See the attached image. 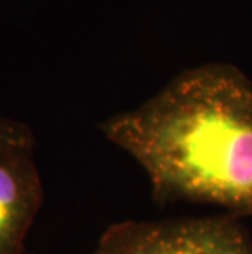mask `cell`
Segmentation results:
<instances>
[{
  "label": "cell",
  "mask_w": 252,
  "mask_h": 254,
  "mask_svg": "<svg viewBox=\"0 0 252 254\" xmlns=\"http://www.w3.org/2000/svg\"><path fill=\"white\" fill-rule=\"evenodd\" d=\"M35 144V133L28 123L0 115V148L33 149Z\"/></svg>",
  "instance_id": "obj_4"
},
{
  "label": "cell",
  "mask_w": 252,
  "mask_h": 254,
  "mask_svg": "<svg viewBox=\"0 0 252 254\" xmlns=\"http://www.w3.org/2000/svg\"><path fill=\"white\" fill-rule=\"evenodd\" d=\"M43 203L33 149L0 148V254H26V235Z\"/></svg>",
  "instance_id": "obj_3"
},
{
  "label": "cell",
  "mask_w": 252,
  "mask_h": 254,
  "mask_svg": "<svg viewBox=\"0 0 252 254\" xmlns=\"http://www.w3.org/2000/svg\"><path fill=\"white\" fill-rule=\"evenodd\" d=\"M90 254H252L238 217L121 221L108 226Z\"/></svg>",
  "instance_id": "obj_2"
},
{
  "label": "cell",
  "mask_w": 252,
  "mask_h": 254,
  "mask_svg": "<svg viewBox=\"0 0 252 254\" xmlns=\"http://www.w3.org/2000/svg\"><path fill=\"white\" fill-rule=\"evenodd\" d=\"M99 128L143 167L159 203L252 215V80L233 64L185 69Z\"/></svg>",
  "instance_id": "obj_1"
}]
</instances>
